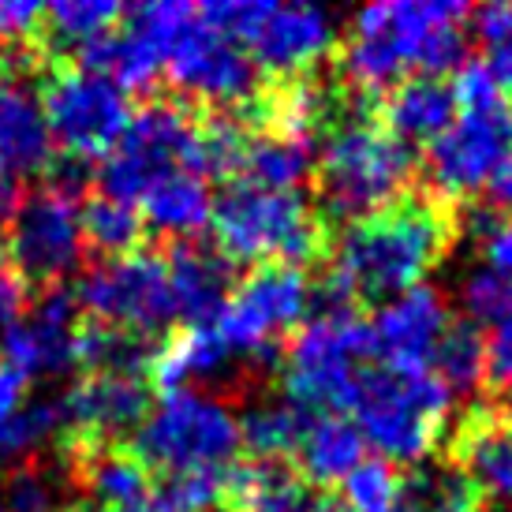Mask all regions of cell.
I'll return each instance as SVG.
<instances>
[{
  "mask_svg": "<svg viewBox=\"0 0 512 512\" xmlns=\"http://www.w3.org/2000/svg\"><path fill=\"white\" fill-rule=\"evenodd\" d=\"M460 206L464 202L441 199L430 187H412L378 214L344 225L326 277L356 307L412 292L464 236Z\"/></svg>",
  "mask_w": 512,
  "mask_h": 512,
  "instance_id": "cell-1",
  "label": "cell"
},
{
  "mask_svg": "<svg viewBox=\"0 0 512 512\" xmlns=\"http://www.w3.org/2000/svg\"><path fill=\"white\" fill-rule=\"evenodd\" d=\"M415 154L374 120V105L348 94V113L326 131L314 161L318 214L333 221H363L412 191Z\"/></svg>",
  "mask_w": 512,
  "mask_h": 512,
  "instance_id": "cell-2",
  "label": "cell"
},
{
  "mask_svg": "<svg viewBox=\"0 0 512 512\" xmlns=\"http://www.w3.org/2000/svg\"><path fill=\"white\" fill-rule=\"evenodd\" d=\"M217 251L236 266H322L333 255V225L299 191H270L232 180L214 199Z\"/></svg>",
  "mask_w": 512,
  "mask_h": 512,
  "instance_id": "cell-3",
  "label": "cell"
},
{
  "mask_svg": "<svg viewBox=\"0 0 512 512\" xmlns=\"http://www.w3.org/2000/svg\"><path fill=\"white\" fill-rule=\"evenodd\" d=\"M356 427L385 464L419 468L441 441L453 415V393L434 370H389L367 363L356 378Z\"/></svg>",
  "mask_w": 512,
  "mask_h": 512,
  "instance_id": "cell-4",
  "label": "cell"
},
{
  "mask_svg": "<svg viewBox=\"0 0 512 512\" xmlns=\"http://www.w3.org/2000/svg\"><path fill=\"white\" fill-rule=\"evenodd\" d=\"M471 19V8L460 0H385V4H367L352 19V34L341 45L337 57V83L356 94V98L378 101L408 79L423 42L438 27L464 23Z\"/></svg>",
  "mask_w": 512,
  "mask_h": 512,
  "instance_id": "cell-5",
  "label": "cell"
},
{
  "mask_svg": "<svg viewBox=\"0 0 512 512\" xmlns=\"http://www.w3.org/2000/svg\"><path fill=\"white\" fill-rule=\"evenodd\" d=\"M359 359H370V326L359 307H311L281 348V397L307 415L352 404Z\"/></svg>",
  "mask_w": 512,
  "mask_h": 512,
  "instance_id": "cell-6",
  "label": "cell"
},
{
  "mask_svg": "<svg viewBox=\"0 0 512 512\" xmlns=\"http://www.w3.org/2000/svg\"><path fill=\"white\" fill-rule=\"evenodd\" d=\"M202 23L236 38L251 53L266 83L314 75L337 49L333 15L314 4H266V0H217L199 4Z\"/></svg>",
  "mask_w": 512,
  "mask_h": 512,
  "instance_id": "cell-7",
  "label": "cell"
},
{
  "mask_svg": "<svg viewBox=\"0 0 512 512\" xmlns=\"http://www.w3.org/2000/svg\"><path fill=\"white\" fill-rule=\"evenodd\" d=\"M128 449L165 479L228 468L240 453V412L221 393L176 389L150 408L146 423L131 434Z\"/></svg>",
  "mask_w": 512,
  "mask_h": 512,
  "instance_id": "cell-8",
  "label": "cell"
},
{
  "mask_svg": "<svg viewBox=\"0 0 512 512\" xmlns=\"http://www.w3.org/2000/svg\"><path fill=\"white\" fill-rule=\"evenodd\" d=\"M202 109L172 98H146L131 113L120 143L101 157V169L94 172L98 195L116 202L139 206L146 191L172 172L195 176V150H199Z\"/></svg>",
  "mask_w": 512,
  "mask_h": 512,
  "instance_id": "cell-9",
  "label": "cell"
},
{
  "mask_svg": "<svg viewBox=\"0 0 512 512\" xmlns=\"http://www.w3.org/2000/svg\"><path fill=\"white\" fill-rule=\"evenodd\" d=\"M311 311V281L296 266H255L240 277L214 322V333L255 378L273 374L288 333Z\"/></svg>",
  "mask_w": 512,
  "mask_h": 512,
  "instance_id": "cell-10",
  "label": "cell"
},
{
  "mask_svg": "<svg viewBox=\"0 0 512 512\" xmlns=\"http://www.w3.org/2000/svg\"><path fill=\"white\" fill-rule=\"evenodd\" d=\"M165 75L172 83V98L202 113L247 116L266 90L251 53L236 38L202 23V15H195V23L169 49Z\"/></svg>",
  "mask_w": 512,
  "mask_h": 512,
  "instance_id": "cell-11",
  "label": "cell"
},
{
  "mask_svg": "<svg viewBox=\"0 0 512 512\" xmlns=\"http://www.w3.org/2000/svg\"><path fill=\"white\" fill-rule=\"evenodd\" d=\"M75 307L83 318L105 322L131 333H169V326L180 318L176 296L169 285V270L161 251H139L113 262H94L86 266L83 277L72 288Z\"/></svg>",
  "mask_w": 512,
  "mask_h": 512,
  "instance_id": "cell-12",
  "label": "cell"
},
{
  "mask_svg": "<svg viewBox=\"0 0 512 512\" xmlns=\"http://www.w3.org/2000/svg\"><path fill=\"white\" fill-rule=\"evenodd\" d=\"M42 113L60 154L94 161L120 143L131 101L109 75L79 72L57 60L42 79Z\"/></svg>",
  "mask_w": 512,
  "mask_h": 512,
  "instance_id": "cell-13",
  "label": "cell"
},
{
  "mask_svg": "<svg viewBox=\"0 0 512 512\" xmlns=\"http://www.w3.org/2000/svg\"><path fill=\"white\" fill-rule=\"evenodd\" d=\"M0 262H8L30 296L57 288L83 262L79 202L38 184L0 232Z\"/></svg>",
  "mask_w": 512,
  "mask_h": 512,
  "instance_id": "cell-14",
  "label": "cell"
},
{
  "mask_svg": "<svg viewBox=\"0 0 512 512\" xmlns=\"http://www.w3.org/2000/svg\"><path fill=\"white\" fill-rule=\"evenodd\" d=\"M512 161V109L509 101L498 109H471L460 113L427 146L423 172L430 191L441 199L464 202L483 184H490Z\"/></svg>",
  "mask_w": 512,
  "mask_h": 512,
  "instance_id": "cell-15",
  "label": "cell"
},
{
  "mask_svg": "<svg viewBox=\"0 0 512 512\" xmlns=\"http://www.w3.org/2000/svg\"><path fill=\"white\" fill-rule=\"evenodd\" d=\"M441 464L468 475L483 501L512 509V415L501 400H471L445 434Z\"/></svg>",
  "mask_w": 512,
  "mask_h": 512,
  "instance_id": "cell-16",
  "label": "cell"
},
{
  "mask_svg": "<svg viewBox=\"0 0 512 512\" xmlns=\"http://www.w3.org/2000/svg\"><path fill=\"white\" fill-rule=\"evenodd\" d=\"M154 389L143 378L116 374H83L60 400L64 408V441L68 445H120L124 434L146 423Z\"/></svg>",
  "mask_w": 512,
  "mask_h": 512,
  "instance_id": "cell-17",
  "label": "cell"
},
{
  "mask_svg": "<svg viewBox=\"0 0 512 512\" xmlns=\"http://www.w3.org/2000/svg\"><path fill=\"white\" fill-rule=\"evenodd\" d=\"M370 326V359L389 370H430L438 341L453 326V311L438 288L419 285L389 299Z\"/></svg>",
  "mask_w": 512,
  "mask_h": 512,
  "instance_id": "cell-18",
  "label": "cell"
},
{
  "mask_svg": "<svg viewBox=\"0 0 512 512\" xmlns=\"http://www.w3.org/2000/svg\"><path fill=\"white\" fill-rule=\"evenodd\" d=\"M79 326V307H75L72 288H49L30 299L23 318L0 333V359L23 370L27 378L34 374H57L72 367V337Z\"/></svg>",
  "mask_w": 512,
  "mask_h": 512,
  "instance_id": "cell-19",
  "label": "cell"
},
{
  "mask_svg": "<svg viewBox=\"0 0 512 512\" xmlns=\"http://www.w3.org/2000/svg\"><path fill=\"white\" fill-rule=\"evenodd\" d=\"M161 258L169 270L176 311L184 326H210L228 303L232 288L240 285L236 262L217 251L210 240H172L161 243Z\"/></svg>",
  "mask_w": 512,
  "mask_h": 512,
  "instance_id": "cell-20",
  "label": "cell"
},
{
  "mask_svg": "<svg viewBox=\"0 0 512 512\" xmlns=\"http://www.w3.org/2000/svg\"><path fill=\"white\" fill-rule=\"evenodd\" d=\"M228 512H344L329 490L314 486L288 460H247L232 464L225 483Z\"/></svg>",
  "mask_w": 512,
  "mask_h": 512,
  "instance_id": "cell-21",
  "label": "cell"
},
{
  "mask_svg": "<svg viewBox=\"0 0 512 512\" xmlns=\"http://www.w3.org/2000/svg\"><path fill=\"white\" fill-rule=\"evenodd\" d=\"M57 146L45 124L42 101L30 86L0 83V180L45 176L53 165Z\"/></svg>",
  "mask_w": 512,
  "mask_h": 512,
  "instance_id": "cell-22",
  "label": "cell"
},
{
  "mask_svg": "<svg viewBox=\"0 0 512 512\" xmlns=\"http://www.w3.org/2000/svg\"><path fill=\"white\" fill-rule=\"evenodd\" d=\"M453 116V86L434 75H408L397 86H389L374 105V120L400 143H412V139L434 143L441 131L453 124Z\"/></svg>",
  "mask_w": 512,
  "mask_h": 512,
  "instance_id": "cell-23",
  "label": "cell"
},
{
  "mask_svg": "<svg viewBox=\"0 0 512 512\" xmlns=\"http://www.w3.org/2000/svg\"><path fill=\"white\" fill-rule=\"evenodd\" d=\"M157 348H161V341H154V337L105 326V322L79 314V326L72 337V363L83 374H116V378L150 382Z\"/></svg>",
  "mask_w": 512,
  "mask_h": 512,
  "instance_id": "cell-24",
  "label": "cell"
},
{
  "mask_svg": "<svg viewBox=\"0 0 512 512\" xmlns=\"http://www.w3.org/2000/svg\"><path fill=\"white\" fill-rule=\"evenodd\" d=\"M146 232H154L161 243L172 240H195L202 228L210 225L214 214V195L206 180L191 172H172L165 180H157L143 199H139Z\"/></svg>",
  "mask_w": 512,
  "mask_h": 512,
  "instance_id": "cell-25",
  "label": "cell"
},
{
  "mask_svg": "<svg viewBox=\"0 0 512 512\" xmlns=\"http://www.w3.org/2000/svg\"><path fill=\"white\" fill-rule=\"evenodd\" d=\"M367 441L359 427L344 415H314L303 441L296 449V468L314 486L329 490L333 483H344L363 464Z\"/></svg>",
  "mask_w": 512,
  "mask_h": 512,
  "instance_id": "cell-26",
  "label": "cell"
},
{
  "mask_svg": "<svg viewBox=\"0 0 512 512\" xmlns=\"http://www.w3.org/2000/svg\"><path fill=\"white\" fill-rule=\"evenodd\" d=\"M314 143L277 135V131H251L240 161L243 184L270 187V191H299V184L314 180Z\"/></svg>",
  "mask_w": 512,
  "mask_h": 512,
  "instance_id": "cell-27",
  "label": "cell"
},
{
  "mask_svg": "<svg viewBox=\"0 0 512 512\" xmlns=\"http://www.w3.org/2000/svg\"><path fill=\"white\" fill-rule=\"evenodd\" d=\"M79 232H83V255H94V262H113L146 251V225L139 206L86 195L79 202Z\"/></svg>",
  "mask_w": 512,
  "mask_h": 512,
  "instance_id": "cell-28",
  "label": "cell"
},
{
  "mask_svg": "<svg viewBox=\"0 0 512 512\" xmlns=\"http://www.w3.org/2000/svg\"><path fill=\"white\" fill-rule=\"evenodd\" d=\"M311 419L314 415H307L285 397L251 400L240 412V449H247L255 460H288L292 464Z\"/></svg>",
  "mask_w": 512,
  "mask_h": 512,
  "instance_id": "cell-29",
  "label": "cell"
},
{
  "mask_svg": "<svg viewBox=\"0 0 512 512\" xmlns=\"http://www.w3.org/2000/svg\"><path fill=\"white\" fill-rule=\"evenodd\" d=\"M124 12L128 8L116 0H60L45 8L38 42L45 45L49 57L60 60L79 42H90L105 30H113L116 23H124Z\"/></svg>",
  "mask_w": 512,
  "mask_h": 512,
  "instance_id": "cell-30",
  "label": "cell"
},
{
  "mask_svg": "<svg viewBox=\"0 0 512 512\" xmlns=\"http://www.w3.org/2000/svg\"><path fill=\"white\" fill-rule=\"evenodd\" d=\"M430 370L453 397H471L486 385V337L471 318H453L430 359Z\"/></svg>",
  "mask_w": 512,
  "mask_h": 512,
  "instance_id": "cell-31",
  "label": "cell"
},
{
  "mask_svg": "<svg viewBox=\"0 0 512 512\" xmlns=\"http://www.w3.org/2000/svg\"><path fill=\"white\" fill-rule=\"evenodd\" d=\"M404 512H483V494L449 464H419L404 475Z\"/></svg>",
  "mask_w": 512,
  "mask_h": 512,
  "instance_id": "cell-32",
  "label": "cell"
},
{
  "mask_svg": "<svg viewBox=\"0 0 512 512\" xmlns=\"http://www.w3.org/2000/svg\"><path fill=\"white\" fill-rule=\"evenodd\" d=\"M404 494V475L385 460H363L344 479V512H393Z\"/></svg>",
  "mask_w": 512,
  "mask_h": 512,
  "instance_id": "cell-33",
  "label": "cell"
},
{
  "mask_svg": "<svg viewBox=\"0 0 512 512\" xmlns=\"http://www.w3.org/2000/svg\"><path fill=\"white\" fill-rule=\"evenodd\" d=\"M60 430H64V408H60V400L23 404L12 419L0 423V456L34 453L42 441H49Z\"/></svg>",
  "mask_w": 512,
  "mask_h": 512,
  "instance_id": "cell-34",
  "label": "cell"
},
{
  "mask_svg": "<svg viewBox=\"0 0 512 512\" xmlns=\"http://www.w3.org/2000/svg\"><path fill=\"white\" fill-rule=\"evenodd\" d=\"M475 38L486 49V68L501 83V90H512V4H486L471 12Z\"/></svg>",
  "mask_w": 512,
  "mask_h": 512,
  "instance_id": "cell-35",
  "label": "cell"
},
{
  "mask_svg": "<svg viewBox=\"0 0 512 512\" xmlns=\"http://www.w3.org/2000/svg\"><path fill=\"white\" fill-rule=\"evenodd\" d=\"M464 307L475 326H501L512 318V277L498 270H475L464 281Z\"/></svg>",
  "mask_w": 512,
  "mask_h": 512,
  "instance_id": "cell-36",
  "label": "cell"
},
{
  "mask_svg": "<svg viewBox=\"0 0 512 512\" xmlns=\"http://www.w3.org/2000/svg\"><path fill=\"white\" fill-rule=\"evenodd\" d=\"M4 512H60L53 468L45 464H19L4 479Z\"/></svg>",
  "mask_w": 512,
  "mask_h": 512,
  "instance_id": "cell-37",
  "label": "cell"
},
{
  "mask_svg": "<svg viewBox=\"0 0 512 512\" xmlns=\"http://www.w3.org/2000/svg\"><path fill=\"white\" fill-rule=\"evenodd\" d=\"M449 86H453V94H456V109H464V113L505 105V90H501V83L490 75V68H486L483 60H468Z\"/></svg>",
  "mask_w": 512,
  "mask_h": 512,
  "instance_id": "cell-38",
  "label": "cell"
},
{
  "mask_svg": "<svg viewBox=\"0 0 512 512\" xmlns=\"http://www.w3.org/2000/svg\"><path fill=\"white\" fill-rule=\"evenodd\" d=\"M486 385L494 393H512V318L486 337Z\"/></svg>",
  "mask_w": 512,
  "mask_h": 512,
  "instance_id": "cell-39",
  "label": "cell"
},
{
  "mask_svg": "<svg viewBox=\"0 0 512 512\" xmlns=\"http://www.w3.org/2000/svg\"><path fill=\"white\" fill-rule=\"evenodd\" d=\"M42 15H45V4H30V0H0V45L38 34V30H42Z\"/></svg>",
  "mask_w": 512,
  "mask_h": 512,
  "instance_id": "cell-40",
  "label": "cell"
},
{
  "mask_svg": "<svg viewBox=\"0 0 512 512\" xmlns=\"http://www.w3.org/2000/svg\"><path fill=\"white\" fill-rule=\"evenodd\" d=\"M30 292L27 285L15 277V270L8 262H0V329H8L15 318H23L30 307Z\"/></svg>",
  "mask_w": 512,
  "mask_h": 512,
  "instance_id": "cell-41",
  "label": "cell"
},
{
  "mask_svg": "<svg viewBox=\"0 0 512 512\" xmlns=\"http://www.w3.org/2000/svg\"><path fill=\"white\" fill-rule=\"evenodd\" d=\"M486 270H498L512 277V217H498L483 236Z\"/></svg>",
  "mask_w": 512,
  "mask_h": 512,
  "instance_id": "cell-42",
  "label": "cell"
},
{
  "mask_svg": "<svg viewBox=\"0 0 512 512\" xmlns=\"http://www.w3.org/2000/svg\"><path fill=\"white\" fill-rule=\"evenodd\" d=\"M27 389H30L27 374L0 359V423L12 419V415L27 404Z\"/></svg>",
  "mask_w": 512,
  "mask_h": 512,
  "instance_id": "cell-43",
  "label": "cell"
},
{
  "mask_svg": "<svg viewBox=\"0 0 512 512\" xmlns=\"http://www.w3.org/2000/svg\"><path fill=\"white\" fill-rule=\"evenodd\" d=\"M27 199V191L19 180H0V232L12 225V217L19 214V206Z\"/></svg>",
  "mask_w": 512,
  "mask_h": 512,
  "instance_id": "cell-44",
  "label": "cell"
},
{
  "mask_svg": "<svg viewBox=\"0 0 512 512\" xmlns=\"http://www.w3.org/2000/svg\"><path fill=\"white\" fill-rule=\"evenodd\" d=\"M486 206L498 214V210H512V161L490 180V195H486Z\"/></svg>",
  "mask_w": 512,
  "mask_h": 512,
  "instance_id": "cell-45",
  "label": "cell"
},
{
  "mask_svg": "<svg viewBox=\"0 0 512 512\" xmlns=\"http://www.w3.org/2000/svg\"><path fill=\"white\" fill-rule=\"evenodd\" d=\"M60 512H176V509H172L169 501L154 490L146 501H139V505H128V509H94V505H86V501H75V505H68V509H60Z\"/></svg>",
  "mask_w": 512,
  "mask_h": 512,
  "instance_id": "cell-46",
  "label": "cell"
},
{
  "mask_svg": "<svg viewBox=\"0 0 512 512\" xmlns=\"http://www.w3.org/2000/svg\"><path fill=\"white\" fill-rule=\"evenodd\" d=\"M505 408H509V415H512V397H509V404H505Z\"/></svg>",
  "mask_w": 512,
  "mask_h": 512,
  "instance_id": "cell-47",
  "label": "cell"
},
{
  "mask_svg": "<svg viewBox=\"0 0 512 512\" xmlns=\"http://www.w3.org/2000/svg\"><path fill=\"white\" fill-rule=\"evenodd\" d=\"M0 512H4V509H0Z\"/></svg>",
  "mask_w": 512,
  "mask_h": 512,
  "instance_id": "cell-48",
  "label": "cell"
}]
</instances>
